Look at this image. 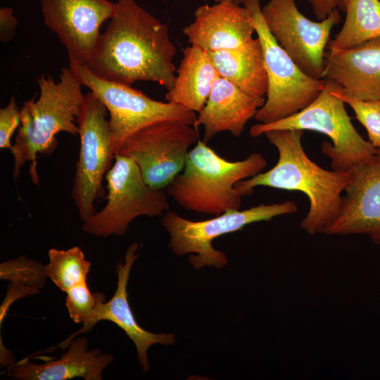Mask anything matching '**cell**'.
<instances>
[{
	"label": "cell",
	"mask_w": 380,
	"mask_h": 380,
	"mask_svg": "<svg viewBox=\"0 0 380 380\" xmlns=\"http://www.w3.org/2000/svg\"><path fill=\"white\" fill-rule=\"evenodd\" d=\"M175 53L166 24L135 0H117L106 31L85 65L108 81L128 86L150 81L167 91L175 80Z\"/></svg>",
	"instance_id": "obj_1"
},
{
	"label": "cell",
	"mask_w": 380,
	"mask_h": 380,
	"mask_svg": "<svg viewBox=\"0 0 380 380\" xmlns=\"http://www.w3.org/2000/svg\"><path fill=\"white\" fill-rule=\"evenodd\" d=\"M303 134L300 129L266 132L264 135L279 153L277 164L267 172L236 182L234 186L242 197L251 196L258 186L301 191L308 198L310 208L300 225L315 235L324 233L337 217L341 193L350 180V174L324 170L310 160L301 144Z\"/></svg>",
	"instance_id": "obj_2"
},
{
	"label": "cell",
	"mask_w": 380,
	"mask_h": 380,
	"mask_svg": "<svg viewBox=\"0 0 380 380\" xmlns=\"http://www.w3.org/2000/svg\"><path fill=\"white\" fill-rule=\"evenodd\" d=\"M40 95L25 101L20 110V124L11 152L13 157V177L30 163L32 182L39 186L37 158L50 155L58 146L56 134L79 135L77 123L84 95L80 80L70 68L63 67L56 82L50 75L37 78Z\"/></svg>",
	"instance_id": "obj_3"
},
{
	"label": "cell",
	"mask_w": 380,
	"mask_h": 380,
	"mask_svg": "<svg viewBox=\"0 0 380 380\" xmlns=\"http://www.w3.org/2000/svg\"><path fill=\"white\" fill-rule=\"evenodd\" d=\"M260 153L229 161L198 140L187 155L184 167L165 190L181 207L198 213L217 216L240 210L242 196L236 182L255 176L266 167Z\"/></svg>",
	"instance_id": "obj_4"
},
{
	"label": "cell",
	"mask_w": 380,
	"mask_h": 380,
	"mask_svg": "<svg viewBox=\"0 0 380 380\" xmlns=\"http://www.w3.org/2000/svg\"><path fill=\"white\" fill-rule=\"evenodd\" d=\"M324 85L307 106L284 119L269 123H257L250 129V136L257 137L274 129L312 130L324 134L332 144L324 141L322 153L331 160V169L349 172L357 163L371 158L376 151L353 125L344 102L334 92L335 83L324 80Z\"/></svg>",
	"instance_id": "obj_5"
},
{
	"label": "cell",
	"mask_w": 380,
	"mask_h": 380,
	"mask_svg": "<svg viewBox=\"0 0 380 380\" xmlns=\"http://www.w3.org/2000/svg\"><path fill=\"white\" fill-rule=\"evenodd\" d=\"M297 210L295 202L286 201L228 211L206 220L192 221L168 210L162 215L160 223L170 235L168 246L173 253L190 254L189 261L196 270L205 266L222 268L228 260L224 252L213 246L216 238L241 230L249 224L269 221L276 216L295 213Z\"/></svg>",
	"instance_id": "obj_6"
},
{
	"label": "cell",
	"mask_w": 380,
	"mask_h": 380,
	"mask_svg": "<svg viewBox=\"0 0 380 380\" xmlns=\"http://www.w3.org/2000/svg\"><path fill=\"white\" fill-rule=\"evenodd\" d=\"M242 4L252 16L267 78L265 102L254 118L258 123L269 124L307 106L322 91L324 80L306 75L278 44L266 26L260 0H243Z\"/></svg>",
	"instance_id": "obj_7"
},
{
	"label": "cell",
	"mask_w": 380,
	"mask_h": 380,
	"mask_svg": "<svg viewBox=\"0 0 380 380\" xmlns=\"http://www.w3.org/2000/svg\"><path fill=\"white\" fill-rule=\"evenodd\" d=\"M105 179L107 203L83 222L85 233L97 237L122 236L137 217L162 216L170 208L165 190L148 185L138 165L128 157L115 154Z\"/></svg>",
	"instance_id": "obj_8"
},
{
	"label": "cell",
	"mask_w": 380,
	"mask_h": 380,
	"mask_svg": "<svg viewBox=\"0 0 380 380\" xmlns=\"http://www.w3.org/2000/svg\"><path fill=\"white\" fill-rule=\"evenodd\" d=\"M69 68L82 86L88 87L109 112L111 141L118 146L138 130L165 120H177L195 126L197 115L170 102L154 100L128 86L100 78L85 64L70 63Z\"/></svg>",
	"instance_id": "obj_9"
},
{
	"label": "cell",
	"mask_w": 380,
	"mask_h": 380,
	"mask_svg": "<svg viewBox=\"0 0 380 380\" xmlns=\"http://www.w3.org/2000/svg\"><path fill=\"white\" fill-rule=\"evenodd\" d=\"M107 112L92 91L84 94L77 121L80 144L71 191L83 222L96 213L94 203L105 194L103 181L115 160Z\"/></svg>",
	"instance_id": "obj_10"
},
{
	"label": "cell",
	"mask_w": 380,
	"mask_h": 380,
	"mask_svg": "<svg viewBox=\"0 0 380 380\" xmlns=\"http://www.w3.org/2000/svg\"><path fill=\"white\" fill-rule=\"evenodd\" d=\"M199 139L194 126L181 120H165L128 137L118 146L115 154L135 161L151 188L165 189L183 170L190 146Z\"/></svg>",
	"instance_id": "obj_11"
},
{
	"label": "cell",
	"mask_w": 380,
	"mask_h": 380,
	"mask_svg": "<svg viewBox=\"0 0 380 380\" xmlns=\"http://www.w3.org/2000/svg\"><path fill=\"white\" fill-rule=\"evenodd\" d=\"M336 9L325 19L312 21L301 13L295 0H269L261 13L269 31L308 76L323 80L324 55L333 27L341 21Z\"/></svg>",
	"instance_id": "obj_12"
},
{
	"label": "cell",
	"mask_w": 380,
	"mask_h": 380,
	"mask_svg": "<svg viewBox=\"0 0 380 380\" xmlns=\"http://www.w3.org/2000/svg\"><path fill=\"white\" fill-rule=\"evenodd\" d=\"M45 25L65 47L70 63L85 64L94 51L102 24L112 17L108 0H40Z\"/></svg>",
	"instance_id": "obj_13"
},
{
	"label": "cell",
	"mask_w": 380,
	"mask_h": 380,
	"mask_svg": "<svg viewBox=\"0 0 380 380\" xmlns=\"http://www.w3.org/2000/svg\"><path fill=\"white\" fill-rule=\"evenodd\" d=\"M339 213L326 235L365 234L380 244V149L350 170Z\"/></svg>",
	"instance_id": "obj_14"
},
{
	"label": "cell",
	"mask_w": 380,
	"mask_h": 380,
	"mask_svg": "<svg viewBox=\"0 0 380 380\" xmlns=\"http://www.w3.org/2000/svg\"><path fill=\"white\" fill-rule=\"evenodd\" d=\"M192 23L184 27L188 42L207 52L235 49L253 39L249 11L230 0L198 6Z\"/></svg>",
	"instance_id": "obj_15"
},
{
	"label": "cell",
	"mask_w": 380,
	"mask_h": 380,
	"mask_svg": "<svg viewBox=\"0 0 380 380\" xmlns=\"http://www.w3.org/2000/svg\"><path fill=\"white\" fill-rule=\"evenodd\" d=\"M323 80L334 82L350 98L380 99V37L348 49L326 50Z\"/></svg>",
	"instance_id": "obj_16"
},
{
	"label": "cell",
	"mask_w": 380,
	"mask_h": 380,
	"mask_svg": "<svg viewBox=\"0 0 380 380\" xmlns=\"http://www.w3.org/2000/svg\"><path fill=\"white\" fill-rule=\"evenodd\" d=\"M265 102V97L246 94L231 82L218 77L208 100L197 115L195 127L203 126L205 144L217 134L229 132L239 137L247 122Z\"/></svg>",
	"instance_id": "obj_17"
},
{
	"label": "cell",
	"mask_w": 380,
	"mask_h": 380,
	"mask_svg": "<svg viewBox=\"0 0 380 380\" xmlns=\"http://www.w3.org/2000/svg\"><path fill=\"white\" fill-rule=\"evenodd\" d=\"M68 347L56 360L41 365L20 360L7 369L8 376L19 380H101L103 372L113 360L112 354L103 353L99 348L89 349L84 336L72 339Z\"/></svg>",
	"instance_id": "obj_18"
},
{
	"label": "cell",
	"mask_w": 380,
	"mask_h": 380,
	"mask_svg": "<svg viewBox=\"0 0 380 380\" xmlns=\"http://www.w3.org/2000/svg\"><path fill=\"white\" fill-rule=\"evenodd\" d=\"M139 244L132 243L125 254L124 262L117 265V288L110 300L102 305L97 322L106 320L115 324L122 329L135 345L139 365L144 372L150 368L147 356L148 348L154 344L170 346L175 342L172 333L155 334L142 328L134 318L128 301L127 284L131 269L139 253H137Z\"/></svg>",
	"instance_id": "obj_19"
},
{
	"label": "cell",
	"mask_w": 380,
	"mask_h": 380,
	"mask_svg": "<svg viewBox=\"0 0 380 380\" xmlns=\"http://www.w3.org/2000/svg\"><path fill=\"white\" fill-rule=\"evenodd\" d=\"M219 77L208 53L196 46L184 52L172 87L167 91V101L194 113L204 107L215 80Z\"/></svg>",
	"instance_id": "obj_20"
},
{
	"label": "cell",
	"mask_w": 380,
	"mask_h": 380,
	"mask_svg": "<svg viewBox=\"0 0 380 380\" xmlns=\"http://www.w3.org/2000/svg\"><path fill=\"white\" fill-rule=\"evenodd\" d=\"M207 53L220 77L247 94L255 97L266 96L267 78L262 48L258 37L235 49Z\"/></svg>",
	"instance_id": "obj_21"
},
{
	"label": "cell",
	"mask_w": 380,
	"mask_h": 380,
	"mask_svg": "<svg viewBox=\"0 0 380 380\" xmlns=\"http://www.w3.org/2000/svg\"><path fill=\"white\" fill-rule=\"evenodd\" d=\"M343 25L327 50L338 51L380 37V1L347 0Z\"/></svg>",
	"instance_id": "obj_22"
},
{
	"label": "cell",
	"mask_w": 380,
	"mask_h": 380,
	"mask_svg": "<svg viewBox=\"0 0 380 380\" xmlns=\"http://www.w3.org/2000/svg\"><path fill=\"white\" fill-rule=\"evenodd\" d=\"M48 256L47 277L62 291L66 293L71 287L87 281L91 263L78 246L67 250L51 248Z\"/></svg>",
	"instance_id": "obj_23"
},
{
	"label": "cell",
	"mask_w": 380,
	"mask_h": 380,
	"mask_svg": "<svg viewBox=\"0 0 380 380\" xmlns=\"http://www.w3.org/2000/svg\"><path fill=\"white\" fill-rule=\"evenodd\" d=\"M65 306L72 320L83 327L57 346L65 348L75 336L87 333L98 323L99 312L106 302V296L101 292L91 293L87 281L71 287L66 293Z\"/></svg>",
	"instance_id": "obj_24"
},
{
	"label": "cell",
	"mask_w": 380,
	"mask_h": 380,
	"mask_svg": "<svg viewBox=\"0 0 380 380\" xmlns=\"http://www.w3.org/2000/svg\"><path fill=\"white\" fill-rule=\"evenodd\" d=\"M46 265L25 255L4 261L0 265V279L39 292L46 279Z\"/></svg>",
	"instance_id": "obj_25"
},
{
	"label": "cell",
	"mask_w": 380,
	"mask_h": 380,
	"mask_svg": "<svg viewBox=\"0 0 380 380\" xmlns=\"http://www.w3.org/2000/svg\"><path fill=\"white\" fill-rule=\"evenodd\" d=\"M334 94L350 106L357 120L367 132L368 141L376 149H380V99L358 100L341 93L335 83Z\"/></svg>",
	"instance_id": "obj_26"
},
{
	"label": "cell",
	"mask_w": 380,
	"mask_h": 380,
	"mask_svg": "<svg viewBox=\"0 0 380 380\" xmlns=\"http://www.w3.org/2000/svg\"><path fill=\"white\" fill-rule=\"evenodd\" d=\"M20 113L15 98L12 96L8 105L0 109V148L12 149L11 137L20 124Z\"/></svg>",
	"instance_id": "obj_27"
},
{
	"label": "cell",
	"mask_w": 380,
	"mask_h": 380,
	"mask_svg": "<svg viewBox=\"0 0 380 380\" xmlns=\"http://www.w3.org/2000/svg\"><path fill=\"white\" fill-rule=\"evenodd\" d=\"M37 293V291L32 289L9 282L5 298L0 308L1 326L4 317L7 315L8 308L15 301L19 298Z\"/></svg>",
	"instance_id": "obj_28"
},
{
	"label": "cell",
	"mask_w": 380,
	"mask_h": 380,
	"mask_svg": "<svg viewBox=\"0 0 380 380\" xmlns=\"http://www.w3.org/2000/svg\"><path fill=\"white\" fill-rule=\"evenodd\" d=\"M18 20L13 15V9L11 7L0 8V41L9 42L15 34Z\"/></svg>",
	"instance_id": "obj_29"
},
{
	"label": "cell",
	"mask_w": 380,
	"mask_h": 380,
	"mask_svg": "<svg viewBox=\"0 0 380 380\" xmlns=\"http://www.w3.org/2000/svg\"><path fill=\"white\" fill-rule=\"evenodd\" d=\"M312 6V11L319 20L327 18L331 12L338 9L345 11L347 0H308Z\"/></svg>",
	"instance_id": "obj_30"
},
{
	"label": "cell",
	"mask_w": 380,
	"mask_h": 380,
	"mask_svg": "<svg viewBox=\"0 0 380 380\" xmlns=\"http://www.w3.org/2000/svg\"><path fill=\"white\" fill-rule=\"evenodd\" d=\"M213 1H215V3H219V2H222L226 0H213ZM230 1L234 2L236 4H242V1H243V0H230Z\"/></svg>",
	"instance_id": "obj_31"
}]
</instances>
